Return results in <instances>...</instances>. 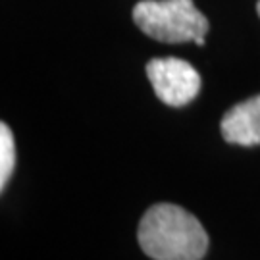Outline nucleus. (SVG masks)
<instances>
[{
    "label": "nucleus",
    "mask_w": 260,
    "mask_h": 260,
    "mask_svg": "<svg viewBox=\"0 0 260 260\" xmlns=\"http://www.w3.org/2000/svg\"><path fill=\"white\" fill-rule=\"evenodd\" d=\"M139 245L154 260H201L208 251L203 223L170 203L150 206L139 223Z\"/></svg>",
    "instance_id": "1"
},
{
    "label": "nucleus",
    "mask_w": 260,
    "mask_h": 260,
    "mask_svg": "<svg viewBox=\"0 0 260 260\" xmlns=\"http://www.w3.org/2000/svg\"><path fill=\"white\" fill-rule=\"evenodd\" d=\"M133 21L145 35L162 43L197 41L210 27L193 0H141L133 8Z\"/></svg>",
    "instance_id": "2"
},
{
    "label": "nucleus",
    "mask_w": 260,
    "mask_h": 260,
    "mask_svg": "<svg viewBox=\"0 0 260 260\" xmlns=\"http://www.w3.org/2000/svg\"><path fill=\"white\" fill-rule=\"evenodd\" d=\"M147 77L156 96L168 106H185L201 91V75L181 58H152Z\"/></svg>",
    "instance_id": "3"
},
{
    "label": "nucleus",
    "mask_w": 260,
    "mask_h": 260,
    "mask_svg": "<svg viewBox=\"0 0 260 260\" xmlns=\"http://www.w3.org/2000/svg\"><path fill=\"white\" fill-rule=\"evenodd\" d=\"M222 137L232 145H260V94L235 104L220 123Z\"/></svg>",
    "instance_id": "4"
},
{
    "label": "nucleus",
    "mask_w": 260,
    "mask_h": 260,
    "mask_svg": "<svg viewBox=\"0 0 260 260\" xmlns=\"http://www.w3.org/2000/svg\"><path fill=\"white\" fill-rule=\"evenodd\" d=\"M16 166V145L14 135L6 123L0 125V187L4 189Z\"/></svg>",
    "instance_id": "5"
},
{
    "label": "nucleus",
    "mask_w": 260,
    "mask_h": 260,
    "mask_svg": "<svg viewBox=\"0 0 260 260\" xmlns=\"http://www.w3.org/2000/svg\"><path fill=\"white\" fill-rule=\"evenodd\" d=\"M256 12H258V16H260V0L256 2Z\"/></svg>",
    "instance_id": "6"
}]
</instances>
